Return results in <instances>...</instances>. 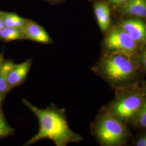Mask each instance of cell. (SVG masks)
<instances>
[{
    "label": "cell",
    "mask_w": 146,
    "mask_h": 146,
    "mask_svg": "<svg viewBox=\"0 0 146 146\" xmlns=\"http://www.w3.org/2000/svg\"><path fill=\"white\" fill-rule=\"evenodd\" d=\"M142 100L137 95H131L121 100L113 107L116 115L122 119H129L140 109Z\"/></svg>",
    "instance_id": "5b68a950"
},
{
    "label": "cell",
    "mask_w": 146,
    "mask_h": 146,
    "mask_svg": "<svg viewBox=\"0 0 146 146\" xmlns=\"http://www.w3.org/2000/svg\"><path fill=\"white\" fill-rule=\"evenodd\" d=\"M136 146H146V136L141 137L136 143Z\"/></svg>",
    "instance_id": "2e32d148"
},
{
    "label": "cell",
    "mask_w": 146,
    "mask_h": 146,
    "mask_svg": "<svg viewBox=\"0 0 146 146\" xmlns=\"http://www.w3.org/2000/svg\"><path fill=\"white\" fill-rule=\"evenodd\" d=\"M0 37L5 41L24 39L22 29L5 27L0 31Z\"/></svg>",
    "instance_id": "4fadbf2b"
},
{
    "label": "cell",
    "mask_w": 146,
    "mask_h": 146,
    "mask_svg": "<svg viewBox=\"0 0 146 146\" xmlns=\"http://www.w3.org/2000/svg\"><path fill=\"white\" fill-rule=\"evenodd\" d=\"M137 122L141 126L146 127V101L141 106L137 116Z\"/></svg>",
    "instance_id": "9a60e30c"
},
{
    "label": "cell",
    "mask_w": 146,
    "mask_h": 146,
    "mask_svg": "<svg viewBox=\"0 0 146 146\" xmlns=\"http://www.w3.org/2000/svg\"><path fill=\"white\" fill-rule=\"evenodd\" d=\"M105 45L108 49L116 52L130 54L135 50L136 42L121 29L110 32L105 39Z\"/></svg>",
    "instance_id": "277c9868"
},
{
    "label": "cell",
    "mask_w": 146,
    "mask_h": 146,
    "mask_svg": "<svg viewBox=\"0 0 146 146\" xmlns=\"http://www.w3.org/2000/svg\"><path fill=\"white\" fill-rule=\"evenodd\" d=\"M102 68L105 75L115 81L129 78L134 72V67L131 60L121 55L107 58L102 63Z\"/></svg>",
    "instance_id": "3957f363"
},
{
    "label": "cell",
    "mask_w": 146,
    "mask_h": 146,
    "mask_svg": "<svg viewBox=\"0 0 146 146\" xmlns=\"http://www.w3.org/2000/svg\"><path fill=\"white\" fill-rule=\"evenodd\" d=\"M95 132L99 141L105 145H113L120 142L124 136L125 128L119 121L106 116L97 123Z\"/></svg>",
    "instance_id": "7a4b0ae2"
},
{
    "label": "cell",
    "mask_w": 146,
    "mask_h": 146,
    "mask_svg": "<svg viewBox=\"0 0 146 146\" xmlns=\"http://www.w3.org/2000/svg\"><path fill=\"white\" fill-rule=\"evenodd\" d=\"M22 102L36 115L40 125L38 133L25 145L30 146L41 140L47 139L53 141L56 146H66L69 143L78 142L81 140V136L69 128L63 110L54 107L41 109L25 99L22 100Z\"/></svg>",
    "instance_id": "6da1fadb"
},
{
    "label": "cell",
    "mask_w": 146,
    "mask_h": 146,
    "mask_svg": "<svg viewBox=\"0 0 146 146\" xmlns=\"http://www.w3.org/2000/svg\"><path fill=\"white\" fill-rule=\"evenodd\" d=\"M3 61V58L2 56H0V62H2Z\"/></svg>",
    "instance_id": "44dd1931"
},
{
    "label": "cell",
    "mask_w": 146,
    "mask_h": 146,
    "mask_svg": "<svg viewBox=\"0 0 146 146\" xmlns=\"http://www.w3.org/2000/svg\"><path fill=\"white\" fill-rule=\"evenodd\" d=\"M143 63L145 65L146 67V50H145V52H144L143 54Z\"/></svg>",
    "instance_id": "d6986e66"
},
{
    "label": "cell",
    "mask_w": 146,
    "mask_h": 146,
    "mask_svg": "<svg viewBox=\"0 0 146 146\" xmlns=\"http://www.w3.org/2000/svg\"><path fill=\"white\" fill-rule=\"evenodd\" d=\"M14 131L5 120L2 113L0 111V139L10 135Z\"/></svg>",
    "instance_id": "5bb4252c"
},
{
    "label": "cell",
    "mask_w": 146,
    "mask_h": 146,
    "mask_svg": "<svg viewBox=\"0 0 146 146\" xmlns=\"http://www.w3.org/2000/svg\"><path fill=\"white\" fill-rule=\"evenodd\" d=\"M121 28L126 32L136 42L146 41V24L139 19L122 21Z\"/></svg>",
    "instance_id": "52a82bcc"
},
{
    "label": "cell",
    "mask_w": 146,
    "mask_h": 146,
    "mask_svg": "<svg viewBox=\"0 0 146 146\" xmlns=\"http://www.w3.org/2000/svg\"><path fill=\"white\" fill-rule=\"evenodd\" d=\"M31 59L19 64H16L11 69L8 78L9 89L13 88L22 84L26 78L31 67Z\"/></svg>",
    "instance_id": "ba28073f"
},
{
    "label": "cell",
    "mask_w": 146,
    "mask_h": 146,
    "mask_svg": "<svg viewBox=\"0 0 146 146\" xmlns=\"http://www.w3.org/2000/svg\"><path fill=\"white\" fill-rule=\"evenodd\" d=\"M5 27L3 19L0 14V31Z\"/></svg>",
    "instance_id": "ac0fdd59"
},
{
    "label": "cell",
    "mask_w": 146,
    "mask_h": 146,
    "mask_svg": "<svg viewBox=\"0 0 146 146\" xmlns=\"http://www.w3.org/2000/svg\"><path fill=\"white\" fill-rule=\"evenodd\" d=\"M110 2L116 5H123L128 0H109Z\"/></svg>",
    "instance_id": "e0dca14e"
},
{
    "label": "cell",
    "mask_w": 146,
    "mask_h": 146,
    "mask_svg": "<svg viewBox=\"0 0 146 146\" xmlns=\"http://www.w3.org/2000/svg\"><path fill=\"white\" fill-rule=\"evenodd\" d=\"M49 1H52V2H59L60 1H62V0H48Z\"/></svg>",
    "instance_id": "ffe728a7"
},
{
    "label": "cell",
    "mask_w": 146,
    "mask_h": 146,
    "mask_svg": "<svg viewBox=\"0 0 146 146\" xmlns=\"http://www.w3.org/2000/svg\"><path fill=\"white\" fill-rule=\"evenodd\" d=\"M94 11L101 31H106L110 25V12L107 5L104 2L95 3Z\"/></svg>",
    "instance_id": "9c48e42d"
},
{
    "label": "cell",
    "mask_w": 146,
    "mask_h": 146,
    "mask_svg": "<svg viewBox=\"0 0 146 146\" xmlns=\"http://www.w3.org/2000/svg\"><path fill=\"white\" fill-rule=\"evenodd\" d=\"M15 63L7 61L2 63L0 67V95L6 94L9 90L8 84V78L11 69L15 67Z\"/></svg>",
    "instance_id": "8fae6325"
},
{
    "label": "cell",
    "mask_w": 146,
    "mask_h": 146,
    "mask_svg": "<svg viewBox=\"0 0 146 146\" xmlns=\"http://www.w3.org/2000/svg\"><path fill=\"white\" fill-rule=\"evenodd\" d=\"M22 31L24 39L43 44H50L52 42L47 31L34 21L27 20Z\"/></svg>",
    "instance_id": "8992f818"
},
{
    "label": "cell",
    "mask_w": 146,
    "mask_h": 146,
    "mask_svg": "<svg viewBox=\"0 0 146 146\" xmlns=\"http://www.w3.org/2000/svg\"><path fill=\"white\" fill-rule=\"evenodd\" d=\"M2 96L0 95V104H1V102H2Z\"/></svg>",
    "instance_id": "7402d4cb"
},
{
    "label": "cell",
    "mask_w": 146,
    "mask_h": 146,
    "mask_svg": "<svg viewBox=\"0 0 146 146\" xmlns=\"http://www.w3.org/2000/svg\"><path fill=\"white\" fill-rule=\"evenodd\" d=\"M0 14L6 27L22 29L27 20L26 19L14 13L0 11Z\"/></svg>",
    "instance_id": "7c38bea8"
},
{
    "label": "cell",
    "mask_w": 146,
    "mask_h": 146,
    "mask_svg": "<svg viewBox=\"0 0 146 146\" xmlns=\"http://www.w3.org/2000/svg\"><path fill=\"white\" fill-rule=\"evenodd\" d=\"M122 11L129 15L146 17V0H128L122 5Z\"/></svg>",
    "instance_id": "30bf717a"
}]
</instances>
